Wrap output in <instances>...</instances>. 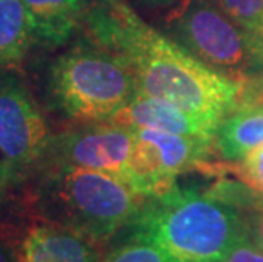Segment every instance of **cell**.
<instances>
[{
    "label": "cell",
    "instance_id": "cell-1",
    "mask_svg": "<svg viewBox=\"0 0 263 262\" xmlns=\"http://www.w3.org/2000/svg\"><path fill=\"white\" fill-rule=\"evenodd\" d=\"M83 22L95 46L131 72L139 94L217 125L241 102V80L202 63L144 22L126 0H88Z\"/></svg>",
    "mask_w": 263,
    "mask_h": 262
},
{
    "label": "cell",
    "instance_id": "cell-2",
    "mask_svg": "<svg viewBox=\"0 0 263 262\" xmlns=\"http://www.w3.org/2000/svg\"><path fill=\"white\" fill-rule=\"evenodd\" d=\"M243 208L216 189L200 194L175 184L146 199L129 225L131 237L155 243L172 262H222L238 245L255 240L256 223Z\"/></svg>",
    "mask_w": 263,
    "mask_h": 262
},
{
    "label": "cell",
    "instance_id": "cell-3",
    "mask_svg": "<svg viewBox=\"0 0 263 262\" xmlns=\"http://www.w3.org/2000/svg\"><path fill=\"white\" fill-rule=\"evenodd\" d=\"M146 198L121 177L83 167L54 165L43 191L49 223L104 243L136 220Z\"/></svg>",
    "mask_w": 263,
    "mask_h": 262
},
{
    "label": "cell",
    "instance_id": "cell-4",
    "mask_svg": "<svg viewBox=\"0 0 263 262\" xmlns=\"http://www.w3.org/2000/svg\"><path fill=\"white\" fill-rule=\"evenodd\" d=\"M49 87L66 114L88 123H109L139 94L131 72L95 44L54 60Z\"/></svg>",
    "mask_w": 263,
    "mask_h": 262
},
{
    "label": "cell",
    "instance_id": "cell-5",
    "mask_svg": "<svg viewBox=\"0 0 263 262\" xmlns=\"http://www.w3.org/2000/svg\"><path fill=\"white\" fill-rule=\"evenodd\" d=\"M166 26L175 41L207 66L243 80L253 68L250 36L211 0H183L172 9Z\"/></svg>",
    "mask_w": 263,
    "mask_h": 262
},
{
    "label": "cell",
    "instance_id": "cell-6",
    "mask_svg": "<svg viewBox=\"0 0 263 262\" xmlns=\"http://www.w3.org/2000/svg\"><path fill=\"white\" fill-rule=\"evenodd\" d=\"M133 133L127 184L146 199L170 191L183 172L202 169L214 148L212 142L149 128H133Z\"/></svg>",
    "mask_w": 263,
    "mask_h": 262
},
{
    "label": "cell",
    "instance_id": "cell-7",
    "mask_svg": "<svg viewBox=\"0 0 263 262\" xmlns=\"http://www.w3.org/2000/svg\"><path fill=\"white\" fill-rule=\"evenodd\" d=\"M44 116L26 89L0 77V167L9 177L44 157L49 147Z\"/></svg>",
    "mask_w": 263,
    "mask_h": 262
},
{
    "label": "cell",
    "instance_id": "cell-8",
    "mask_svg": "<svg viewBox=\"0 0 263 262\" xmlns=\"http://www.w3.org/2000/svg\"><path fill=\"white\" fill-rule=\"evenodd\" d=\"M133 143V128L104 123L51 140L46 152H51L54 165L107 172L127 182Z\"/></svg>",
    "mask_w": 263,
    "mask_h": 262
},
{
    "label": "cell",
    "instance_id": "cell-9",
    "mask_svg": "<svg viewBox=\"0 0 263 262\" xmlns=\"http://www.w3.org/2000/svg\"><path fill=\"white\" fill-rule=\"evenodd\" d=\"M109 123L129 128H149V130L200 138V140L212 143H214L216 130L219 126L214 121L200 118L170 102L148 97L144 94H138Z\"/></svg>",
    "mask_w": 263,
    "mask_h": 262
},
{
    "label": "cell",
    "instance_id": "cell-10",
    "mask_svg": "<svg viewBox=\"0 0 263 262\" xmlns=\"http://www.w3.org/2000/svg\"><path fill=\"white\" fill-rule=\"evenodd\" d=\"M99 243L71 228L46 223L34 225L22 237L19 262H100Z\"/></svg>",
    "mask_w": 263,
    "mask_h": 262
},
{
    "label": "cell",
    "instance_id": "cell-11",
    "mask_svg": "<svg viewBox=\"0 0 263 262\" xmlns=\"http://www.w3.org/2000/svg\"><path fill=\"white\" fill-rule=\"evenodd\" d=\"M37 41L48 46L66 43L85 19L88 0H22Z\"/></svg>",
    "mask_w": 263,
    "mask_h": 262
},
{
    "label": "cell",
    "instance_id": "cell-12",
    "mask_svg": "<svg viewBox=\"0 0 263 262\" xmlns=\"http://www.w3.org/2000/svg\"><path fill=\"white\" fill-rule=\"evenodd\" d=\"M263 143V102H239L219 123L214 148L222 159L239 162L248 152Z\"/></svg>",
    "mask_w": 263,
    "mask_h": 262
},
{
    "label": "cell",
    "instance_id": "cell-13",
    "mask_svg": "<svg viewBox=\"0 0 263 262\" xmlns=\"http://www.w3.org/2000/svg\"><path fill=\"white\" fill-rule=\"evenodd\" d=\"M34 40L24 2L0 0V66L19 63Z\"/></svg>",
    "mask_w": 263,
    "mask_h": 262
},
{
    "label": "cell",
    "instance_id": "cell-14",
    "mask_svg": "<svg viewBox=\"0 0 263 262\" xmlns=\"http://www.w3.org/2000/svg\"><path fill=\"white\" fill-rule=\"evenodd\" d=\"M241 27L246 34L256 38L263 32V0H214Z\"/></svg>",
    "mask_w": 263,
    "mask_h": 262
},
{
    "label": "cell",
    "instance_id": "cell-15",
    "mask_svg": "<svg viewBox=\"0 0 263 262\" xmlns=\"http://www.w3.org/2000/svg\"><path fill=\"white\" fill-rule=\"evenodd\" d=\"M100 262H172L163 250L155 243L131 237V240L110 250Z\"/></svg>",
    "mask_w": 263,
    "mask_h": 262
},
{
    "label": "cell",
    "instance_id": "cell-16",
    "mask_svg": "<svg viewBox=\"0 0 263 262\" xmlns=\"http://www.w3.org/2000/svg\"><path fill=\"white\" fill-rule=\"evenodd\" d=\"M238 176L250 189L263 196V143L239 160Z\"/></svg>",
    "mask_w": 263,
    "mask_h": 262
},
{
    "label": "cell",
    "instance_id": "cell-17",
    "mask_svg": "<svg viewBox=\"0 0 263 262\" xmlns=\"http://www.w3.org/2000/svg\"><path fill=\"white\" fill-rule=\"evenodd\" d=\"M222 262H263V250L255 240L238 245Z\"/></svg>",
    "mask_w": 263,
    "mask_h": 262
},
{
    "label": "cell",
    "instance_id": "cell-18",
    "mask_svg": "<svg viewBox=\"0 0 263 262\" xmlns=\"http://www.w3.org/2000/svg\"><path fill=\"white\" fill-rule=\"evenodd\" d=\"M241 102H263V72L245 75Z\"/></svg>",
    "mask_w": 263,
    "mask_h": 262
},
{
    "label": "cell",
    "instance_id": "cell-19",
    "mask_svg": "<svg viewBox=\"0 0 263 262\" xmlns=\"http://www.w3.org/2000/svg\"><path fill=\"white\" fill-rule=\"evenodd\" d=\"M251 51H253V70L263 72V32L251 38Z\"/></svg>",
    "mask_w": 263,
    "mask_h": 262
},
{
    "label": "cell",
    "instance_id": "cell-20",
    "mask_svg": "<svg viewBox=\"0 0 263 262\" xmlns=\"http://www.w3.org/2000/svg\"><path fill=\"white\" fill-rule=\"evenodd\" d=\"M0 262H19L17 254L9 247L4 235H0Z\"/></svg>",
    "mask_w": 263,
    "mask_h": 262
},
{
    "label": "cell",
    "instance_id": "cell-21",
    "mask_svg": "<svg viewBox=\"0 0 263 262\" xmlns=\"http://www.w3.org/2000/svg\"><path fill=\"white\" fill-rule=\"evenodd\" d=\"M141 2L155 9H173L178 4H182L183 0H141Z\"/></svg>",
    "mask_w": 263,
    "mask_h": 262
},
{
    "label": "cell",
    "instance_id": "cell-22",
    "mask_svg": "<svg viewBox=\"0 0 263 262\" xmlns=\"http://www.w3.org/2000/svg\"><path fill=\"white\" fill-rule=\"evenodd\" d=\"M7 209H9L7 203H5V199L0 196V235H2V233L5 235V232L10 228L9 223L5 221V213H7Z\"/></svg>",
    "mask_w": 263,
    "mask_h": 262
},
{
    "label": "cell",
    "instance_id": "cell-23",
    "mask_svg": "<svg viewBox=\"0 0 263 262\" xmlns=\"http://www.w3.org/2000/svg\"><path fill=\"white\" fill-rule=\"evenodd\" d=\"M255 242L258 243V247L263 250V215L261 220L256 223V232H255Z\"/></svg>",
    "mask_w": 263,
    "mask_h": 262
},
{
    "label": "cell",
    "instance_id": "cell-24",
    "mask_svg": "<svg viewBox=\"0 0 263 262\" xmlns=\"http://www.w3.org/2000/svg\"><path fill=\"white\" fill-rule=\"evenodd\" d=\"M7 179H9V174L2 169V167H0V186H2L4 181H7Z\"/></svg>",
    "mask_w": 263,
    "mask_h": 262
}]
</instances>
